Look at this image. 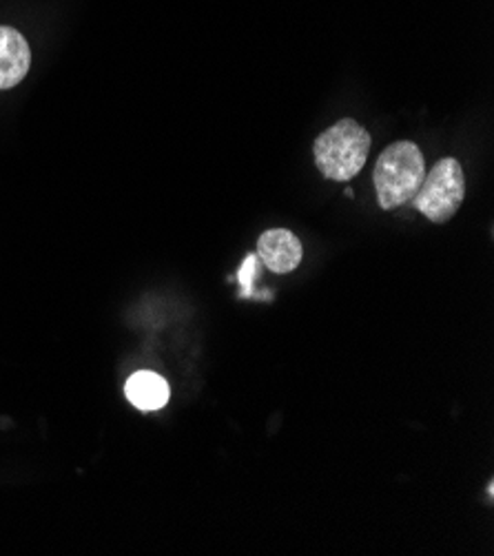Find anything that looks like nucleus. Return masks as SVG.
<instances>
[{
  "mask_svg": "<svg viewBox=\"0 0 494 556\" xmlns=\"http://www.w3.org/2000/svg\"><path fill=\"white\" fill-rule=\"evenodd\" d=\"M426 178V162L421 149L402 140L381 151L377 157L372 180L377 191V202L381 208L393 211L415 198Z\"/></svg>",
  "mask_w": 494,
  "mask_h": 556,
  "instance_id": "obj_1",
  "label": "nucleus"
},
{
  "mask_svg": "<svg viewBox=\"0 0 494 556\" xmlns=\"http://www.w3.org/2000/svg\"><path fill=\"white\" fill-rule=\"evenodd\" d=\"M313 153L317 169L328 180H353L368 160L370 134L355 121H340L317 136Z\"/></svg>",
  "mask_w": 494,
  "mask_h": 556,
  "instance_id": "obj_2",
  "label": "nucleus"
},
{
  "mask_svg": "<svg viewBox=\"0 0 494 556\" xmlns=\"http://www.w3.org/2000/svg\"><path fill=\"white\" fill-rule=\"evenodd\" d=\"M464 198L466 178L461 164L455 157H444L432 166L430 174H426L419 191L413 198V204L434 225H446L459 211Z\"/></svg>",
  "mask_w": 494,
  "mask_h": 556,
  "instance_id": "obj_3",
  "label": "nucleus"
},
{
  "mask_svg": "<svg viewBox=\"0 0 494 556\" xmlns=\"http://www.w3.org/2000/svg\"><path fill=\"white\" fill-rule=\"evenodd\" d=\"M257 257L268 270L282 275L300 266L304 257V247L295 233L287 229H270L259 236Z\"/></svg>",
  "mask_w": 494,
  "mask_h": 556,
  "instance_id": "obj_4",
  "label": "nucleus"
},
{
  "mask_svg": "<svg viewBox=\"0 0 494 556\" xmlns=\"http://www.w3.org/2000/svg\"><path fill=\"white\" fill-rule=\"evenodd\" d=\"M29 65L27 40L12 27H0V89L16 87L27 76Z\"/></svg>",
  "mask_w": 494,
  "mask_h": 556,
  "instance_id": "obj_5",
  "label": "nucleus"
},
{
  "mask_svg": "<svg viewBox=\"0 0 494 556\" xmlns=\"http://www.w3.org/2000/svg\"><path fill=\"white\" fill-rule=\"evenodd\" d=\"M125 393H127V400L138 410L151 413V410H160L162 406H167L169 383L151 370H140V372L131 375V379L125 386Z\"/></svg>",
  "mask_w": 494,
  "mask_h": 556,
  "instance_id": "obj_6",
  "label": "nucleus"
},
{
  "mask_svg": "<svg viewBox=\"0 0 494 556\" xmlns=\"http://www.w3.org/2000/svg\"><path fill=\"white\" fill-rule=\"evenodd\" d=\"M257 264H259L257 253H255V255H249V257L244 260L240 273H238V280H240V285H242V289H244L242 295L253 293V280H255V275H257Z\"/></svg>",
  "mask_w": 494,
  "mask_h": 556,
  "instance_id": "obj_7",
  "label": "nucleus"
}]
</instances>
